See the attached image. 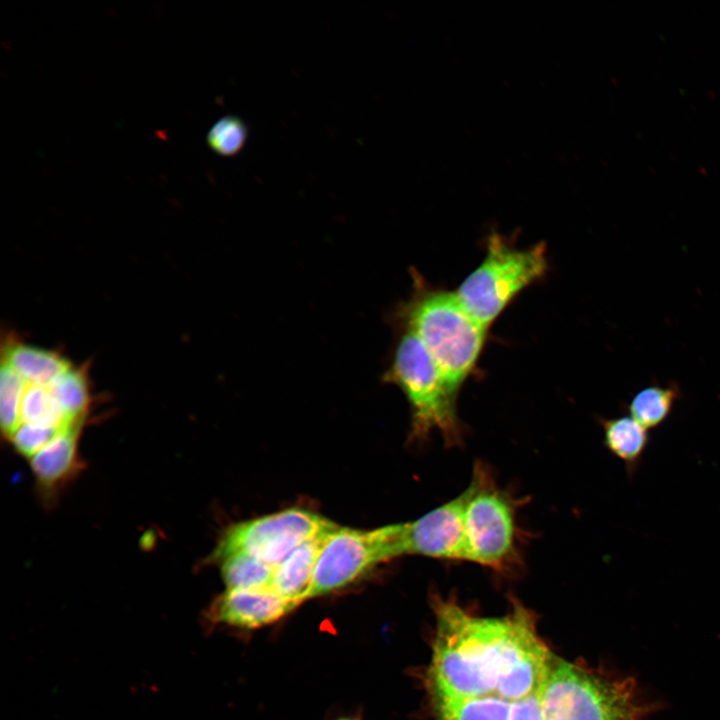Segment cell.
I'll list each match as a JSON object with an SVG mask.
<instances>
[{
    "label": "cell",
    "instance_id": "1",
    "mask_svg": "<svg viewBox=\"0 0 720 720\" xmlns=\"http://www.w3.org/2000/svg\"><path fill=\"white\" fill-rule=\"evenodd\" d=\"M434 610L428 671L434 701L487 696L518 701L538 692L553 653L528 608L513 603L504 616L482 617L440 597Z\"/></svg>",
    "mask_w": 720,
    "mask_h": 720
},
{
    "label": "cell",
    "instance_id": "2",
    "mask_svg": "<svg viewBox=\"0 0 720 720\" xmlns=\"http://www.w3.org/2000/svg\"><path fill=\"white\" fill-rule=\"evenodd\" d=\"M394 320L424 344L448 384L456 391L473 372L487 329L464 307L455 292L428 285L413 272V291Z\"/></svg>",
    "mask_w": 720,
    "mask_h": 720
},
{
    "label": "cell",
    "instance_id": "3",
    "mask_svg": "<svg viewBox=\"0 0 720 720\" xmlns=\"http://www.w3.org/2000/svg\"><path fill=\"white\" fill-rule=\"evenodd\" d=\"M543 720H646L657 703L631 676L552 655L537 692Z\"/></svg>",
    "mask_w": 720,
    "mask_h": 720
},
{
    "label": "cell",
    "instance_id": "4",
    "mask_svg": "<svg viewBox=\"0 0 720 720\" xmlns=\"http://www.w3.org/2000/svg\"><path fill=\"white\" fill-rule=\"evenodd\" d=\"M402 330L384 380L405 394L415 437L424 438L437 431L447 445H456L462 436L456 409L458 392L448 384L421 340L411 331Z\"/></svg>",
    "mask_w": 720,
    "mask_h": 720
},
{
    "label": "cell",
    "instance_id": "5",
    "mask_svg": "<svg viewBox=\"0 0 720 720\" xmlns=\"http://www.w3.org/2000/svg\"><path fill=\"white\" fill-rule=\"evenodd\" d=\"M547 267L543 243L518 248L492 233L484 259L455 293L467 311L488 328L522 290L544 276Z\"/></svg>",
    "mask_w": 720,
    "mask_h": 720
},
{
    "label": "cell",
    "instance_id": "6",
    "mask_svg": "<svg viewBox=\"0 0 720 720\" xmlns=\"http://www.w3.org/2000/svg\"><path fill=\"white\" fill-rule=\"evenodd\" d=\"M467 561L507 572L519 561L516 504L481 462L461 493Z\"/></svg>",
    "mask_w": 720,
    "mask_h": 720
},
{
    "label": "cell",
    "instance_id": "7",
    "mask_svg": "<svg viewBox=\"0 0 720 720\" xmlns=\"http://www.w3.org/2000/svg\"><path fill=\"white\" fill-rule=\"evenodd\" d=\"M336 528L316 513L287 509L229 527L213 552V560L241 552L276 568L301 544L324 537Z\"/></svg>",
    "mask_w": 720,
    "mask_h": 720
},
{
    "label": "cell",
    "instance_id": "8",
    "mask_svg": "<svg viewBox=\"0 0 720 720\" xmlns=\"http://www.w3.org/2000/svg\"><path fill=\"white\" fill-rule=\"evenodd\" d=\"M386 560L378 529L336 528L323 541L307 599L340 590Z\"/></svg>",
    "mask_w": 720,
    "mask_h": 720
},
{
    "label": "cell",
    "instance_id": "9",
    "mask_svg": "<svg viewBox=\"0 0 720 720\" xmlns=\"http://www.w3.org/2000/svg\"><path fill=\"white\" fill-rule=\"evenodd\" d=\"M402 555L467 561L461 494L422 517L399 524Z\"/></svg>",
    "mask_w": 720,
    "mask_h": 720
},
{
    "label": "cell",
    "instance_id": "10",
    "mask_svg": "<svg viewBox=\"0 0 720 720\" xmlns=\"http://www.w3.org/2000/svg\"><path fill=\"white\" fill-rule=\"evenodd\" d=\"M298 605L270 588L227 589L211 603L207 618L214 624L256 629L277 622Z\"/></svg>",
    "mask_w": 720,
    "mask_h": 720
},
{
    "label": "cell",
    "instance_id": "11",
    "mask_svg": "<svg viewBox=\"0 0 720 720\" xmlns=\"http://www.w3.org/2000/svg\"><path fill=\"white\" fill-rule=\"evenodd\" d=\"M82 424L64 428L30 458L36 483L44 495H55L79 471L78 443Z\"/></svg>",
    "mask_w": 720,
    "mask_h": 720
},
{
    "label": "cell",
    "instance_id": "12",
    "mask_svg": "<svg viewBox=\"0 0 720 720\" xmlns=\"http://www.w3.org/2000/svg\"><path fill=\"white\" fill-rule=\"evenodd\" d=\"M326 536L307 541L289 554L275 568L269 588L281 597L298 604L306 600L317 558Z\"/></svg>",
    "mask_w": 720,
    "mask_h": 720
},
{
    "label": "cell",
    "instance_id": "13",
    "mask_svg": "<svg viewBox=\"0 0 720 720\" xmlns=\"http://www.w3.org/2000/svg\"><path fill=\"white\" fill-rule=\"evenodd\" d=\"M603 442L621 460L630 479H634L650 443L648 430L630 415L601 421Z\"/></svg>",
    "mask_w": 720,
    "mask_h": 720
},
{
    "label": "cell",
    "instance_id": "14",
    "mask_svg": "<svg viewBox=\"0 0 720 720\" xmlns=\"http://www.w3.org/2000/svg\"><path fill=\"white\" fill-rule=\"evenodd\" d=\"M21 380L23 389L19 411L20 424H37L62 429L72 424L83 423L73 422L65 415L51 390L52 380L46 383L29 382L22 378Z\"/></svg>",
    "mask_w": 720,
    "mask_h": 720
},
{
    "label": "cell",
    "instance_id": "15",
    "mask_svg": "<svg viewBox=\"0 0 720 720\" xmlns=\"http://www.w3.org/2000/svg\"><path fill=\"white\" fill-rule=\"evenodd\" d=\"M679 398L680 390L676 385L653 384L633 395L627 411L647 430L655 429L668 419Z\"/></svg>",
    "mask_w": 720,
    "mask_h": 720
},
{
    "label": "cell",
    "instance_id": "16",
    "mask_svg": "<svg viewBox=\"0 0 720 720\" xmlns=\"http://www.w3.org/2000/svg\"><path fill=\"white\" fill-rule=\"evenodd\" d=\"M514 702L494 696L434 701L438 720H511Z\"/></svg>",
    "mask_w": 720,
    "mask_h": 720
},
{
    "label": "cell",
    "instance_id": "17",
    "mask_svg": "<svg viewBox=\"0 0 720 720\" xmlns=\"http://www.w3.org/2000/svg\"><path fill=\"white\" fill-rule=\"evenodd\" d=\"M217 561L227 589L269 588L275 570L241 552L228 554Z\"/></svg>",
    "mask_w": 720,
    "mask_h": 720
},
{
    "label": "cell",
    "instance_id": "18",
    "mask_svg": "<svg viewBox=\"0 0 720 720\" xmlns=\"http://www.w3.org/2000/svg\"><path fill=\"white\" fill-rule=\"evenodd\" d=\"M50 386L65 415L73 422H83L90 401L85 374L71 364L51 381Z\"/></svg>",
    "mask_w": 720,
    "mask_h": 720
},
{
    "label": "cell",
    "instance_id": "19",
    "mask_svg": "<svg viewBox=\"0 0 720 720\" xmlns=\"http://www.w3.org/2000/svg\"><path fill=\"white\" fill-rule=\"evenodd\" d=\"M21 378L8 365L1 364L0 419L3 435L10 440L20 424Z\"/></svg>",
    "mask_w": 720,
    "mask_h": 720
},
{
    "label": "cell",
    "instance_id": "20",
    "mask_svg": "<svg viewBox=\"0 0 720 720\" xmlns=\"http://www.w3.org/2000/svg\"><path fill=\"white\" fill-rule=\"evenodd\" d=\"M248 129L236 116H225L211 127L207 135L210 148L217 154L231 157L238 154L246 144Z\"/></svg>",
    "mask_w": 720,
    "mask_h": 720
},
{
    "label": "cell",
    "instance_id": "21",
    "mask_svg": "<svg viewBox=\"0 0 720 720\" xmlns=\"http://www.w3.org/2000/svg\"><path fill=\"white\" fill-rule=\"evenodd\" d=\"M63 429L22 423L17 427L10 441L21 455L32 458Z\"/></svg>",
    "mask_w": 720,
    "mask_h": 720
},
{
    "label": "cell",
    "instance_id": "22",
    "mask_svg": "<svg viewBox=\"0 0 720 720\" xmlns=\"http://www.w3.org/2000/svg\"><path fill=\"white\" fill-rule=\"evenodd\" d=\"M511 720H543L537 693L513 703Z\"/></svg>",
    "mask_w": 720,
    "mask_h": 720
},
{
    "label": "cell",
    "instance_id": "23",
    "mask_svg": "<svg viewBox=\"0 0 720 720\" xmlns=\"http://www.w3.org/2000/svg\"><path fill=\"white\" fill-rule=\"evenodd\" d=\"M337 720H356V719H352V718H340V719H337Z\"/></svg>",
    "mask_w": 720,
    "mask_h": 720
}]
</instances>
